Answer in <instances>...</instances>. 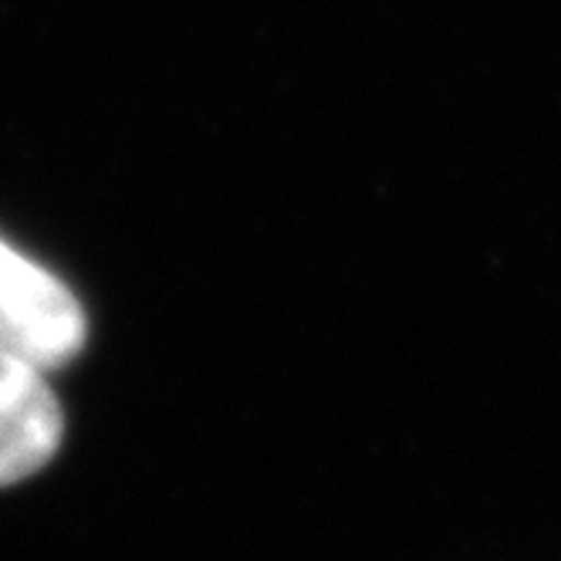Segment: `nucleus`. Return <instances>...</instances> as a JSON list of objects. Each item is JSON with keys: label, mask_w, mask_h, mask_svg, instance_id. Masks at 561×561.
<instances>
[{"label": "nucleus", "mask_w": 561, "mask_h": 561, "mask_svg": "<svg viewBox=\"0 0 561 561\" xmlns=\"http://www.w3.org/2000/svg\"><path fill=\"white\" fill-rule=\"evenodd\" d=\"M85 308L65 280L0 240V352L55 373L85 348Z\"/></svg>", "instance_id": "f257e3e1"}, {"label": "nucleus", "mask_w": 561, "mask_h": 561, "mask_svg": "<svg viewBox=\"0 0 561 561\" xmlns=\"http://www.w3.org/2000/svg\"><path fill=\"white\" fill-rule=\"evenodd\" d=\"M65 436V416L42 369L0 352V488L45 470Z\"/></svg>", "instance_id": "f03ea898"}]
</instances>
